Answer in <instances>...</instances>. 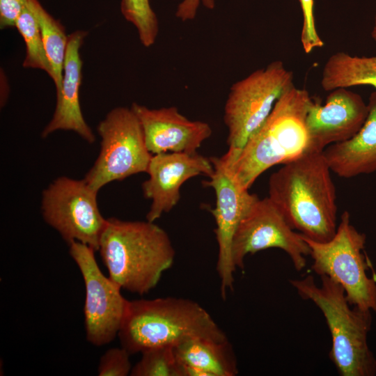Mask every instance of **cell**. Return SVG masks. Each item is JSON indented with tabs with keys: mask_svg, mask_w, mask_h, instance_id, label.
Masks as SVG:
<instances>
[{
	"mask_svg": "<svg viewBox=\"0 0 376 376\" xmlns=\"http://www.w3.org/2000/svg\"><path fill=\"white\" fill-rule=\"evenodd\" d=\"M131 108L141 123L147 147L152 155L196 153L212 134L207 123L190 120L175 107L150 109L134 102Z\"/></svg>",
	"mask_w": 376,
	"mask_h": 376,
	"instance_id": "cell-15",
	"label": "cell"
},
{
	"mask_svg": "<svg viewBox=\"0 0 376 376\" xmlns=\"http://www.w3.org/2000/svg\"><path fill=\"white\" fill-rule=\"evenodd\" d=\"M131 354L123 347H113L100 357L97 366L99 376H127L132 368L130 360Z\"/></svg>",
	"mask_w": 376,
	"mask_h": 376,
	"instance_id": "cell-24",
	"label": "cell"
},
{
	"mask_svg": "<svg viewBox=\"0 0 376 376\" xmlns=\"http://www.w3.org/2000/svg\"><path fill=\"white\" fill-rule=\"evenodd\" d=\"M95 251L79 242L69 244V253L79 269L85 286L86 338L91 345L101 347L118 336L129 300L121 294L120 287L102 272Z\"/></svg>",
	"mask_w": 376,
	"mask_h": 376,
	"instance_id": "cell-10",
	"label": "cell"
},
{
	"mask_svg": "<svg viewBox=\"0 0 376 376\" xmlns=\"http://www.w3.org/2000/svg\"><path fill=\"white\" fill-rule=\"evenodd\" d=\"M15 26L25 44L23 67L42 70L51 77L52 69L45 51L38 22L28 3L17 18Z\"/></svg>",
	"mask_w": 376,
	"mask_h": 376,
	"instance_id": "cell-21",
	"label": "cell"
},
{
	"mask_svg": "<svg viewBox=\"0 0 376 376\" xmlns=\"http://www.w3.org/2000/svg\"><path fill=\"white\" fill-rule=\"evenodd\" d=\"M131 376H182L180 364L172 347H159L141 352Z\"/></svg>",
	"mask_w": 376,
	"mask_h": 376,
	"instance_id": "cell-23",
	"label": "cell"
},
{
	"mask_svg": "<svg viewBox=\"0 0 376 376\" xmlns=\"http://www.w3.org/2000/svg\"><path fill=\"white\" fill-rule=\"evenodd\" d=\"M210 159L214 171L203 183L212 187L216 195L215 207L210 212L216 224L214 233L218 244L216 269L220 280L221 297L225 299L234 286L236 267L232 256L233 237L240 221L258 197L240 184L221 157Z\"/></svg>",
	"mask_w": 376,
	"mask_h": 376,
	"instance_id": "cell-12",
	"label": "cell"
},
{
	"mask_svg": "<svg viewBox=\"0 0 376 376\" xmlns=\"http://www.w3.org/2000/svg\"><path fill=\"white\" fill-rule=\"evenodd\" d=\"M371 37L375 41V42L376 43V12H375V19H374L373 26L371 31Z\"/></svg>",
	"mask_w": 376,
	"mask_h": 376,
	"instance_id": "cell-28",
	"label": "cell"
},
{
	"mask_svg": "<svg viewBox=\"0 0 376 376\" xmlns=\"http://www.w3.org/2000/svg\"><path fill=\"white\" fill-rule=\"evenodd\" d=\"M303 15V24L300 40L306 54L324 46V42L318 33L314 17V0H299Z\"/></svg>",
	"mask_w": 376,
	"mask_h": 376,
	"instance_id": "cell-25",
	"label": "cell"
},
{
	"mask_svg": "<svg viewBox=\"0 0 376 376\" xmlns=\"http://www.w3.org/2000/svg\"><path fill=\"white\" fill-rule=\"evenodd\" d=\"M311 100L306 90L292 85L277 100L237 157L229 162L221 156L243 187L249 189L267 169L310 151L306 118Z\"/></svg>",
	"mask_w": 376,
	"mask_h": 376,
	"instance_id": "cell-4",
	"label": "cell"
},
{
	"mask_svg": "<svg viewBox=\"0 0 376 376\" xmlns=\"http://www.w3.org/2000/svg\"><path fill=\"white\" fill-rule=\"evenodd\" d=\"M27 3L38 22L45 51L52 69L51 78L58 93L62 85L68 36L63 26L44 8L39 0H27Z\"/></svg>",
	"mask_w": 376,
	"mask_h": 376,
	"instance_id": "cell-20",
	"label": "cell"
},
{
	"mask_svg": "<svg viewBox=\"0 0 376 376\" xmlns=\"http://www.w3.org/2000/svg\"><path fill=\"white\" fill-rule=\"evenodd\" d=\"M120 12L125 20L134 25L145 47L155 44L159 22L150 0H120Z\"/></svg>",
	"mask_w": 376,
	"mask_h": 376,
	"instance_id": "cell-22",
	"label": "cell"
},
{
	"mask_svg": "<svg viewBox=\"0 0 376 376\" xmlns=\"http://www.w3.org/2000/svg\"><path fill=\"white\" fill-rule=\"evenodd\" d=\"M130 354L148 349L172 347L194 338L228 341L225 332L201 305L175 297L128 302L118 334Z\"/></svg>",
	"mask_w": 376,
	"mask_h": 376,
	"instance_id": "cell-3",
	"label": "cell"
},
{
	"mask_svg": "<svg viewBox=\"0 0 376 376\" xmlns=\"http://www.w3.org/2000/svg\"><path fill=\"white\" fill-rule=\"evenodd\" d=\"M292 85V72L281 61H274L230 86L224 113L228 149L223 157L226 160L237 157L277 100Z\"/></svg>",
	"mask_w": 376,
	"mask_h": 376,
	"instance_id": "cell-6",
	"label": "cell"
},
{
	"mask_svg": "<svg viewBox=\"0 0 376 376\" xmlns=\"http://www.w3.org/2000/svg\"><path fill=\"white\" fill-rule=\"evenodd\" d=\"M269 248H279L290 258L295 269L302 270L310 249L301 233L289 225L282 212L269 198H258L240 221L232 244L233 263L244 268V259Z\"/></svg>",
	"mask_w": 376,
	"mask_h": 376,
	"instance_id": "cell-11",
	"label": "cell"
},
{
	"mask_svg": "<svg viewBox=\"0 0 376 376\" xmlns=\"http://www.w3.org/2000/svg\"><path fill=\"white\" fill-rule=\"evenodd\" d=\"M86 35V31L77 30L68 36L61 88L56 93V108L52 119L42 131V138L57 130H67L77 133L88 143L95 141L93 132L84 118L79 102L83 64L80 49Z\"/></svg>",
	"mask_w": 376,
	"mask_h": 376,
	"instance_id": "cell-16",
	"label": "cell"
},
{
	"mask_svg": "<svg viewBox=\"0 0 376 376\" xmlns=\"http://www.w3.org/2000/svg\"><path fill=\"white\" fill-rule=\"evenodd\" d=\"M109 276L121 289L145 295L173 265L175 251L167 233L148 220L107 219L98 250Z\"/></svg>",
	"mask_w": 376,
	"mask_h": 376,
	"instance_id": "cell-2",
	"label": "cell"
},
{
	"mask_svg": "<svg viewBox=\"0 0 376 376\" xmlns=\"http://www.w3.org/2000/svg\"><path fill=\"white\" fill-rule=\"evenodd\" d=\"M347 88L329 91L324 104L311 100L306 118L310 151L323 152L331 144L346 141L363 125L368 104L359 94Z\"/></svg>",
	"mask_w": 376,
	"mask_h": 376,
	"instance_id": "cell-13",
	"label": "cell"
},
{
	"mask_svg": "<svg viewBox=\"0 0 376 376\" xmlns=\"http://www.w3.org/2000/svg\"><path fill=\"white\" fill-rule=\"evenodd\" d=\"M331 172L322 152L308 151L283 164L269 180L268 197L292 228L320 242L331 240L338 226Z\"/></svg>",
	"mask_w": 376,
	"mask_h": 376,
	"instance_id": "cell-1",
	"label": "cell"
},
{
	"mask_svg": "<svg viewBox=\"0 0 376 376\" xmlns=\"http://www.w3.org/2000/svg\"><path fill=\"white\" fill-rule=\"evenodd\" d=\"M317 285L312 275L289 280L298 295L322 311L331 336L329 358L341 376L376 375V358L368 346L372 311L348 301L344 288L326 275Z\"/></svg>",
	"mask_w": 376,
	"mask_h": 376,
	"instance_id": "cell-5",
	"label": "cell"
},
{
	"mask_svg": "<svg viewBox=\"0 0 376 376\" xmlns=\"http://www.w3.org/2000/svg\"><path fill=\"white\" fill-rule=\"evenodd\" d=\"M368 108L363 125L352 138L322 152L330 169L339 177L350 178L376 171V91L369 97Z\"/></svg>",
	"mask_w": 376,
	"mask_h": 376,
	"instance_id": "cell-17",
	"label": "cell"
},
{
	"mask_svg": "<svg viewBox=\"0 0 376 376\" xmlns=\"http://www.w3.org/2000/svg\"><path fill=\"white\" fill-rule=\"evenodd\" d=\"M97 131L101 138L100 153L84 178L92 188L99 191L113 181L146 173L152 154L131 107L112 109L99 123Z\"/></svg>",
	"mask_w": 376,
	"mask_h": 376,
	"instance_id": "cell-8",
	"label": "cell"
},
{
	"mask_svg": "<svg viewBox=\"0 0 376 376\" xmlns=\"http://www.w3.org/2000/svg\"><path fill=\"white\" fill-rule=\"evenodd\" d=\"M302 236L313 260L311 269L341 285L351 305L376 313V278L368 276L369 261L363 253L366 236L352 224L350 213L343 212L335 235L327 242Z\"/></svg>",
	"mask_w": 376,
	"mask_h": 376,
	"instance_id": "cell-7",
	"label": "cell"
},
{
	"mask_svg": "<svg viewBox=\"0 0 376 376\" xmlns=\"http://www.w3.org/2000/svg\"><path fill=\"white\" fill-rule=\"evenodd\" d=\"M320 84L328 92L360 85L376 89V56H352L344 52L333 54L322 68Z\"/></svg>",
	"mask_w": 376,
	"mask_h": 376,
	"instance_id": "cell-19",
	"label": "cell"
},
{
	"mask_svg": "<svg viewBox=\"0 0 376 376\" xmlns=\"http://www.w3.org/2000/svg\"><path fill=\"white\" fill-rule=\"evenodd\" d=\"M201 6L208 10L215 8V0H182L178 5L175 17L182 22L194 20Z\"/></svg>",
	"mask_w": 376,
	"mask_h": 376,
	"instance_id": "cell-27",
	"label": "cell"
},
{
	"mask_svg": "<svg viewBox=\"0 0 376 376\" xmlns=\"http://www.w3.org/2000/svg\"><path fill=\"white\" fill-rule=\"evenodd\" d=\"M214 167L210 158L199 154L164 152L152 155L142 183L143 196L151 201L146 220L155 222L170 212L180 199V189L189 179L210 176Z\"/></svg>",
	"mask_w": 376,
	"mask_h": 376,
	"instance_id": "cell-14",
	"label": "cell"
},
{
	"mask_svg": "<svg viewBox=\"0 0 376 376\" xmlns=\"http://www.w3.org/2000/svg\"><path fill=\"white\" fill-rule=\"evenodd\" d=\"M97 193L84 179L58 177L42 191V218L68 245L79 242L96 251L107 219L99 209Z\"/></svg>",
	"mask_w": 376,
	"mask_h": 376,
	"instance_id": "cell-9",
	"label": "cell"
},
{
	"mask_svg": "<svg viewBox=\"0 0 376 376\" xmlns=\"http://www.w3.org/2000/svg\"><path fill=\"white\" fill-rule=\"evenodd\" d=\"M177 360L205 372L208 376H235L239 373L235 355L229 341L194 338L173 347Z\"/></svg>",
	"mask_w": 376,
	"mask_h": 376,
	"instance_id": "cell-18",
	"label": "cell"
},
{
	"mask_svg": "<svg viewBox=\"0 0 376 376\" xmlns=\"http://www.w3.org/2000/svg\"><path fill=\"white\" fill-rule=\"evenodd\" d=\"M26 5L27 0H0L1 29L15 26L17 18Z\"/></svg>",
	"mask_w": 376,
	"mask_h": 376,
	"instance_id": "cell-26",
	"label": "cell"
}]
</instances>
